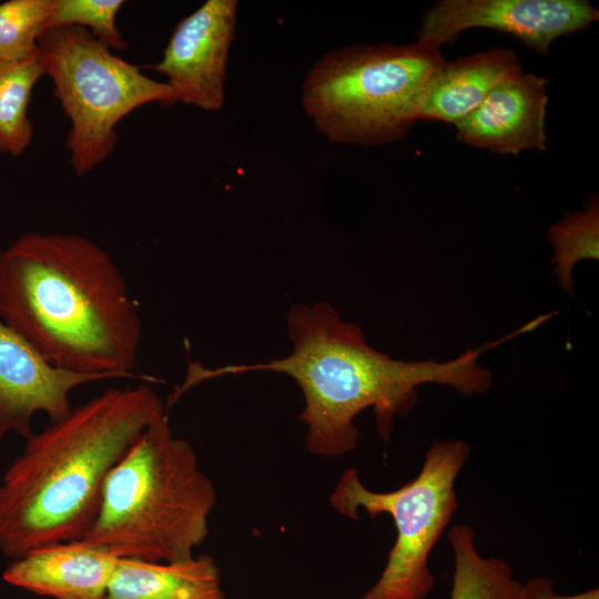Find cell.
<instances>
[{"label":"cell","mask_w":599,"mask_h":599,"mask_svg":"<svg viewBox=\"0 0 599 599\" xmlns=\"http://www.w3.org/2000/svg\"><path fill=\"white\" fill-rule=\"evenodd\" d=\"M470 454L464 440H435L418 475L390 491L368 489L356 468L343 473L329 496L332 507L355 520L361 510L372 518L386 514L396 527L382 575L359 599H425L430 593L429 554L457 510L455 481Z\"/></svg>","instance_id":"7"},{"label":"cell","mask_w":599,"mask_h":599,"mask_svg":"<svg viewBox=\"0 0 599 599\" xmlns=\"http://www.w3.org/2000/svg\"><path fill=\"white\" fill-rule=\"evenodd\" d=\"M286 321L292 342L287 356L219 368L193 362L174 392L181 396L223 375L261 370L287 375L304 396L300 419L306 426V448L323 457H339L356 448L359 430L354 419L366 408H373L378 434L387 443L395 417L414 407L416 389L423 384L447 385L466 396L487 392L493 374L479 364V356L520 334L517 329L446 362H406L368 345L361 327L344 321L328 303L295 304Z\"/></svg>","instance_id":"1"},{"label":"cell","mask_w":599,"mask_h":599,"mask_svg":"<svg viewBox=\"0 0 599 599\" xmlns=\"http://www.w3.org/2000/svg\"><path fill=\"white\" fill-rule=\"evenodd\" d=\"M512 599H599V589L592 588L575 595H560L550 577L537 576L519 587Z\"/></svg>","instance_id":"20"},{"label":"cell","mask_w":599,"mask_h":599,"mask_svg":"<svg viewBox=\"0 0 599 599\" xmlns=\"http://www.w3.org/2000/svg\"><path fill=\"white\" fill-rule=\"evenodd\" d=\"M558 285L573 295L572 268L582 260L599 258V201L592 194L583 210L567 214L548 229Z\"/></svg>","instance_id":"17"},{"label":"cell","mask_w":599,"mask_h":599,"mask_svg":"<svg viewBox=\"0 0 599 599\" xmlns=\"http://www.w3.org/2000/svg\"><path fill=\"white\" fill-rule=\"evenodd\" d=\"M119 559L82 539L57 542L12 560L2 579L54 599H102Z\"/></svg>","instance_id":"12"},{"label":"cell","mask_w":599,"mask_h":599,"mask_svg":"<svg viewBox=\"0 0 599 599\" xmlns=\"http://www.w3.org/2000/svg\"><path fill=\"white\" fill-rule=\"evenodd\" d=\"M0 318L57 368L139 378L138 307L111 255L85 236L28 232L1 248Z\"/></svg>","instance_id":"2"},{"label":"cell","mask_w":599,"mask_h":599,"mask_svg":"<svg viewBox=\"0 0 599 599\" xmlns=\"http://www.w3.org/2000/svg\"><path fill=\"white\" fill-rule=\"evenodd\" d=\"M110 378L54 367L0 318V440L11 432L29 438L37 413L50 423L64 418L73 408L70 394L75 387Z\"/></svg>","instance_id":"10"},{"label":"cell","mask_w":599,"mask_h":599,"mask_svg":"<svg viewBox=\"0 0 599 599\" xmlns=\"http://www.w3.org/2000/svg\"><path fill=\"white\" fill-rule=\"evenodd\" d=\"M216 505L212 480L166 413L140 434L104 481L97 516L82 540L118 558L181 561L209 535Z\"/></svg>","instance_id":"4"},{"label":"cell","mask_w":599,"mask_h":599,"mask_svg":"<svg viewBox=\"0 0 599 599\" xmlns=\"http://www.w3.org/2000/svg\"><path fill=\"white\" fill-rule=\"evenodd\" d=\"M454 552V573L449 599H512L519 581L511 566L499 558H485L475 547V531L455 525L447 534Z\"/></svg>","instance_id":"15"},{"label":"cell","mask_w":599,"mask_h":599,"mask_svg":"<svg viewBox=\"0 0 599 599\" xmlns=\"http://www.w3.org/2000/svg\"><path fill=\"white\" fill-rule=\"evenodd\" d=\"M124 3L122 0H52L47 29L81 27L110 50L124 51L129 44L116 27V16Z\"/></svg>","instance_id":"19"},{"label":"cell","mask_w":599,"mask_h":599,"mask_svg":"<svg viewBox=\"0 0 599 599\" xmlns=\"http://www.w3.org/2000/svg\"><path fill=\"white\" fill-rule=\"evenodd\" d=\"M102 599H227L211 556L181 561L120 558Z\"/></svg>","instance_id":"14"},{"label":"cell","mask_w":599,"mask_h":599,"mask_svg":"<svg viewBox=\"0 0 599 599\" xmlns=\"http://www.w3.org/2000/svg\"><path fill=\"white\" fill-rule=\"evenodd\" d=\"M52 0L0 2V60L19 61L39 53Z\"/></svg>","instance_id":"18"},{"label":"cell","mask_w":599,"mask_h":599,"mask_svg":"<svg viewBox=\"0 0 599 599\" xmlns=\"http://www.w3.org/2000/svg\"><path fill=\"white\" fill-rule=\"evenodd\" d=\"M165 404L146 385L108 388L26 439L0 483V551L11 560L79 540L106 476Z\"/></svg>","instance_id":"3"},{"label":"cell","mask_w":599,"mask_h":599,"mask_svg":"<svg viewBox=\"0 0 599 599\" xmlns=\"http://www.w3.org/2000/svg\"><path fill=\"white\" fill-rule=\"evenodd\" d=\"M44 75L70 120L65 148L74 173L84 175L101 165L118 143V124L135 109L176 102L172 89L145 75L75 26L47 29L39 39Z\"/></svg>","instance_id":"6"},{"label":"cell","mask_w":599,"mask_h":599,"mask_svg":"<svg viewBox=\"0 0 599 599\" xmlns=\"http://www.w3.org/2000/svg\"><path fill=\"white\" fill-rule=\"evenodd\" d=\"M520 72L517 54L504 48L444 61L430 80L419 120L456 124L477 109L498 84Z\"/></svg>","instance_id":"13"},{"label":"cell","mask_w":599,"mask_h":599,"mask_svg":"<svg viewBox=\"0 0 599 599\" xmlns=\"http://www.w3.org/2000/svg\"><path fill=\"white\" fill-rule=\"evenodd\" d=\"M44 75L39 53L24 60H0V153L21 156L33 138L28 108Z\"/></svg>","instance_id":"16"},{"label":"cell","mask_w":599,"mask_h":599,"mask_svg":"<svg viewBox=\"0 0 599 599\" xmlns=\"http://www.w3.org/2000/svg\"><path fill=\"white\" fill-rule=\"evenodd\" d=\"M444 61L440 45L427 40L339 48L309 70L302 104L334 143L387 144L419 120L430 80Z\"/></svg>","instance_id":"5"},{"label":"cell","mask_w":599,"mask_h":599,"mask_svg":"<svg viewBox=\"0 0 599 599\" xmlns=\"http://www.w3.org/2000/svg\"><path fill=\"white\" fill-rule=\"evenodd\" d=\"M598 18L585 0H443L425 13L417 38L441 45L467 29L488 28L547 54L556 38L585 30Z\"/></svg>","instance_id":"8"},{"label":"cell","mask_w":599,"mask_h":599,"mask_svg":"<svg viewBox=\"0 0 599 599\" xmlns=\"http://www.w3.org/2000/svg\"><path fill=\"white\" fill-rule=\"evenodd\" d=\"M548 80L522 71L498 84L455 125L460 142L500 154L546 146Z\"/></svg>","instance_id":"11"},{"label":"cell","mask_w":599,"mask_h":599,"mask_svg":"<svg viewBox=\"0 0 599 599\" xmlns=\"http://www.w3.org/2000/svg\"><path fill=\"white\" fill-rule=\"evenodd\" d=\"M237 9L236 0H206L176 24L161 60L151 67L166 77L176 102L222 109Z\"/></svg>","instance_id":"9"}]
</instances>
